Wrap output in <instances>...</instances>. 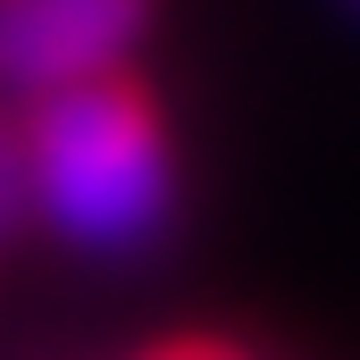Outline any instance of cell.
I'll return each instance as SVG.
<instances>
[{
  "mask_svg": "<svg viewBox=\"0 0 360 360\" xmlns=\"http://www.w3.org/2000/svg\"><path fill=\"white\" fill-rule=\"evenodd\" d=\"M25 176L34 218L76 252H143L176 218V151L160 101L134 76L51 92L25 117Z\"/></svg>",
  "mask_w": 360,
  "mask_h": 360,
  "instance_id": "cell-1",
  "label": "cell"
},
{
  "mask_svg": "<svg viewBox=\"0 0 360 360\" xmlns=\"http://www.w3.org/2000/svg\"><path fill=\"white\" fill-rule=\"evenodd\" d=\"M34 226V176H25V126L0 109V252Z\"/></svg>",
  "mask_w": 360,
  "mask_h": 360,
  "instance_id": "cell-3",
  "label": "cell"
},
{
  "mask_svg": "<svg viewBox=\"0 0 360 360\" xmlns=\"http://www.w3.org/2000/svg\"><path fill=\"white\" fill-rule=\"evenodd\" d=\"M151 17L160 0H0V92L34 109L51 92L126 76Z\"/></svg>",
  "mask_w": 360,
  "mask_h": 360,
  "instance_id": "cell-2",
  "label": "cell"
},
{
  "mask_svg": "<svg viewBox=\"0 0 360 360\" xmlns=\"http://www.w3.org/2000/svg\"><path fill=\"white\" fill-rule=\"evenodd\" d=\"M151 360H252V352H235V344H218V335H184V344H160Z\"/></svg>",
  "mask_w": 360,
  "mask_h": 360,
  "instance_id": "cell-4",
  "label": "cell"
}]
</instances>
